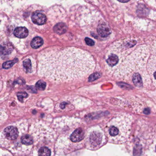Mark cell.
<instances>
[{
    "label": "cell",
    "mask_w": 156,
    "mask_h": 156,
    "mask_svg": "<svg viewBox=\"0 0 156 156\" xmlns=\"http://www.w3.org/2000/svg\"><path fill=\"white\" fill-rule=\"evenodd\" d=\"M97 32L101 36L105 37L111 34V30L109 26L105 24H101L97 28Z\"/></svg>",
    "instance_id": "cell-9"
},
{
    "label": "cell",
    "mask_w": 156,
    "mask_h": 156,
    "mask_svg": "<svg viewBox=\"0 0 156 156\" xmlns=\"http://www.w3.org/2000/svg\"><path fill=\"white\" fill-rule=\"evenodd\" d=\"M133 81L136 87H141L143 85L142 78L138 73H136L134 74L133 77Z\"/></svg>",
    "instance_id": "cell-13"
},
{
    "label": "cell",
    "mask_w": 156,
    "mask_h": 156,
    "mask_svg": "<svg viewBox=\"0 0 156 156\" xmlns=\"http://www.w3.org/2000/svg\"><path fill=\"white\" fill-rule=\"evenodd\" d=\"M44 43V41L41 38L37 37L34 38L31 42V46L33 48L37 49L41 47Z\"/></svg>",
    "instance_id": "cell-12"
},
{
    "label": "cell",
    "mask_w": 156,
    "mask_h": 156,
    "mask_svg": "<svg viewBox=\"0 0 156 156\" xmlns=\"http://www.w3.org/2000/svg\"></svg>",
    "instance_id": "cell-24"
},
{
    "label": "cell",
    "mask_w": 156,
    "mask_h": 156,
    "mask_svg": "<svg viewBox=\"0 0 156 156\" xmlns=\"http://www.w3.org/2000/svg\"><path fill=\"white\" fill-rule=\"evenodd\" d=\"M142 43L136 38H127L114 43L106 60L108 73L125 80L133 71L142 70L149 54L147 45Z\"/></svg>",
    "instance_id": "cell-2"
},
{
    "label": "cell",
    "mask_w": 156,
    "mask_h": 156,
    "mask_svg": "<svg viewBox=\"0 0 156 156\" xmlns=\"http://www.w3.org/2000/svg\"><path fill=\"white\" fill-rule=\"evenodd\" d=\"M38 154L39 156H50L51 155V152L48 147H44L38 150Z\"/></svg>",
    "instance_id": "cell-15"
},
{
    "label": "cell",
    "mask_w": 156,
    "mask_h": 156,
    "mask_svg": "<svg viewBox=\"0 0 156 156\" xmlns=\"http://www.w3.org/2000/svg\"><path fill=\"white\" fill-rule=\"evenodd\" d=\"M85 42L87 45L90 46L94 45V41L92 40L90 38H85Z\"/></svg>",
    "instance_id": "cell-21"
},
{
    "label": "cell",
    "mask_w": 156,
    "mask_h": 156,
    "mask_svg": "<svg viewBox=\"0 0 156 156\" xmlns=\"http://www.w3.org/2000/svg\"><path fill=\"white\" fill-rule=\"evenodd\" d=\"M17 96L19 101L23 102V99L27 98L28 95L25 92H19L17 93Z\"/></svg>",
    "instance_id": "cell-19"
},
{
    "label": "cell",
    "mask_w": 156,
    "mask_h": 156,
    "mask_svg": "<svg viewBox=\"0 0 156 156\" xmlns=\"http://www.w3.org/2000/svg\"><path fill=\"white\" fill-rule=\"evenodd\" d=\"M94 67L95 62L90 53L74 47L48 49L42 54L39 61L41 75L57 82L81 79Z\"/></svg>",
    "instance_id": "cell-1"
},
{
    "label": "cell",
    "mask_w": 156,
    "mask_h": 156,
    "mask_svg": "<svg viewBox=\"0 0 156 156\" xmlns=\"http://www.w3.org/2000/svg\"><path fill=\"white\" fill-rule=\"evenodd\" d=\"M117 1H119V2H121L122 3H126L127 2L130 1V0H117Z\"/></svg>",
    "instance_id": "cell-23"
},
{
    "label": "cell",
    "mask_w": 156,
    "mask_h": 156,
    "mask_svg": "<svg viewBox=\"0 0 156 156\" xmlns=\"http://www.w3.org/2000/svg\"><path fill=\"white\" fill-rule=\"evenodd\" d=\"M154 53L155 55L152 56L150 58L148 62V69L150 76H152L154 80L153 83L156 86V53L154 52Z\"/></svg>",
    "instance_id": "cell-6"
},
{
    "label": "cell",
    "mask_w": 156,
    "mask_h": 156,
    "mask_svg": "<svg viewBox=\"0 0 156 156\" xmlns=\"http://www.w3.org/2000/svg\"><path fill=\"white\" fill-rule=\"evenodd\" d=\"M24 67L26 69L27 72H31L32 71V63L31 60L29 59H26L23 63Z\"/></svg>",
    "instance_id": "cell-17"
},
{
    "label": "cell",
    "mask_w": 156,
    "mask_h": 156,
    "mask_svg": "<svg viewBox=\"0 0 156 156\" xmlns=\"http://www.w3.org/2000/svg\"><path fill=\"white\" fill-rule=\"evenodd\" d=\"M14 34L18 38H24L28 35V31L25 27H20L15 29Z\"/></svg>",
    "instance_id": "cell-10"
},
{
    "label": "cell",
    "mask_w": 156,
    "mask_h": 156,
    "mask_svg": "<svg viewBox=\"0 0 156 156\" xmlns=\"http://www.w3.org/2000/svg\"><path fill=\"white\" fill-rule=\"evenodd\" d=\"M4 134L8 140H14L18 137V130L14 126H8L5 129Z\"/></svg>",
    "instance_id": "cell-7"
},
{
    "label": "cell",
    "mask_w": 156,
    "mask_h": 156,
    "mask_svg": "<svg viewBox=\"0 0 156 156\" xmlns=\"http://www.w3.org/2000/svg\"><path fill=\"white\" fill-rule=\"evenodd\" d=\"M46 84L44 81L39 80L36 84V87L40 90H44L45 89Z\"/></svg>",
    "instance_id": "cell-18"
},
{
    "label": "cell",
    "mask_w": 156,
    "mask_h": 156,
    "mask_svg": "<svg viewBox=\"0 0 156 156\" xmlns=\"http://www.w3.org/2000/svg\"><path fill=\"white\" fill-rule=\"evenodd\" d=\"M32 21L37 25L44 24L46 22V17L44 14L39 12L34 13L32 16Z\"/></svg>",
    "instance_id": "cell-8"
},
{
    "label": "cell",
    "mask_w": 156,
    "mask_h": 156,
    "mask_svg": "<svg viewBox=\"0 0 156 156\" xmlns=\"http://www.w3.org/2000/svg\"><path fill=\"white\" fill-rule=\"evenodd\" d=\"M101 74L100 73H94L92 74L89 77V81L90 82H92L97 79L101 77Z\"/></svg>",
    "instance_id": "cell-20"
},
{
    "label": "cell",
    "mask_w": 156,
    "mask_h": 156,
    "mask_svg": "<svg viewBox=\"0 0 156 156\" xmlns=\"http://www.w3.org/2000/svg\"><path fill=\"white\" fill-rule=\"evenodd\" d=\"M67 27L66 25L63 23H59L57 24L54 27V31L58 34H62L66 33L67 31Z\"/></svg>",
    "instance_id": "cell-11"
},
{
    "label": "cell",
    "mask_w": 156,
    "mask_h": 156,
    "mask_svg": "<svg viewBox=\"0 0 156 156\" xmlns=\"http://www.w3.org/2000/svg\"><path fill=\"white\" fill-rule=\"evenodd\" d=\"M18 61V59L17 58L15 59L12 60H9V61H6L3 64L2 67L5 69H8L12 67L15 63Z\"/></svg>",
    "instance_id": "cell-16"
},
{
    "label": "cell",
    "mask_w": 156,
    "mask_h": 156,
    "mask_svg": "<svg viewBox=\"0 0 156 156\" xmlns=\"http://www.w3.org/2000/svg\"><path fill=\"white\" fill-rule=\"evenodd\" d=\"M132 121L131 115L124 114L112 118L106 127L109 142L117 144L124 143L131 132Z\"/></svg>",
    "instance_id": "cell-3"
},
{
    "label": "cell",
    "mask_w": 156,
    "mask_h": 156,
    "mask_svg": "<svg viewBox=\"0 0 156 156\" xmlns=\"http://www.w3.org/2000/svg\"><path fill=\"white\" fill-rule=\"evenodd\" d=\"M22 143L26 145H31L34 143L33 137L29 135H25L22 137Z\"/></svg>",
    "instance_id": "cell-14"
},
{
    "label": "cell",
    "mask_w": 156,
    "mask_h": 156,
    "mask_svg": "<svg viewBox=\"0 0 156 156\" xmlns=\"http://www.w3.org/2000/svg\"><path fill=\"white\" fill-rule=\"evenodd\" d=\"M105 140L104 134L99 127H94L89 132L87 138V145L90 149L99 148Z\"/></svg>",
    "instance_id": "cell-4"
},
{
    "label": "cell",
    "mask_w": 156,
    "mask_h": 156,
    "mask_svg": "<svg viewBox=\"0 0 156 156\" xmlns=\"http://www.w3.org/2000/svg\"><path fill=\"white\" fill-rule=\"evenodd\" d=\"M4 50L5 49L0 45V56L3 54Z\"/></svg>",
    "instance_id": "cell-22"
},
{
    "label": "cell",
    "mask_w": 156,
    "mask_h": 156,
    "mask_svg": "<svg viewBox=\"0 0 156 156\" xmlns=\"http://www.w3.org/2000/svg\"><path fill=\"white\" fill-rule=\"evenodd\" d=\"M85 131L82 127H76L74 131H71V134L69 135V140L71 142V145L81 142L84 139ZM68 140V141H69Z\"/></svg>",
    "instance_id": "cell-5"
}]
</instances>
